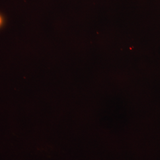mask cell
<instances>
[{
    "mask_svg": "<svg viewBox=\"0 0 160 160\" xmlns=\"http://www.w3.org/2000/svg\"><path fill=\"white\" fill-rule=\"evenodd\" d=\"M1 23V17H0V24Z\"/></svg>",
    "mask_w": 160,
    "mask_h": 160,
    "instance_id": "obj_1",
    "label": "cell"
}]
</instances>
